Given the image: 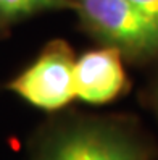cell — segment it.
<instances>
[{
  "label": "cell",
  "mask_w": 158,
  "mask_h": 160,
  "mask_svg": "<svg viewBox=\"0 0 158 160\" xmlns=\"http://www.w3.org/2000/svg\"><path fill=\"white\" fill-rule=\"evenodd\" d=\"M158 144L131 117H65L49 123L29 160H156Z\"/></svg>",
  "instance_id": "1"
},
{
  "label": "cell",
  "mask_w": 158,
  "mask_h": 160,
  "mask_svg": "<svg viewBox=\"0 0 158 160\" xmlns=\"http://www.w3.org/2000/svg\"><path fill=\"white\" fill-rule=\"evenodd\" d=\"M86 31L134 62L158 57V24L129 0H73Z\"/></svg>",
  "instance_id": "2"
},
{
  "label": "cell",
  "mask_w": 158,
  "mask_h": 160,
  "mask_svg": "<svg viewBox=\"0 0 158 160\" xmlns=\"http://www.w3.org/2000/svg\"><path fill=\"white\" fill-rule=\"evenodd\" d=\"M74 62L71 47L61 39H55L7 88L36 108L58 112L76 99Z\"/></svg>",
  "instance_id": "3"
},
{
  "label": "cell",
  "mask_w": 158,
  "mask_h": 160,
  "mask_svg": "<svg viewBox=\"0 0 158 160\" xmlns=\"http://www.w3.org/2000/svg\"><path fill=\"white\" fill-rule=\"evenodd\" d=\"M127 89V74L123 53L103 45L87 50L74 62V94L90 105H105L123 96Z\"/></svg>",
  "instance_id": "4"
},
{
  "label": "cell",
  "mask_w": 158,
  "mask_h": 160,
  "mask_svg": "<svg viewBox=\"0 0 158 160\" xmlns=\"http://www.w3.org/2000/svg\"><path fill=\"white\" fill-rule=\"evenodd\" d=\"M73 7V0H0V18L18 20L45 10Z\"/></svg>",
  "instance_id": "5"
},
{
  "label": "cell",
  "mask_w": 158,
  "mask_h": 160,
  "mask_svg": "<svg viewBox=\"0 0 158 160\" xmlns=\"http://www.w3.org/2000/svg\"><path fill=\"white\" fill-rule=\"evenodd\" d=\"M129 2H132L142 13L158 24V0H129Z\"/></svg>",
  "instance_id": "6"
},
{
  "label": "cell",
  "mask_w": 158,
  "mask_h": 160,
  "mask_svg": "<svg viewBox=\"0 0 158 160\" xmlns=\"http://www.w3.org/2000/svg\"><path fill=\"white\" fill-rule=\"evenodd\" d=\"M148 103H150V108L153 112V115L158 120V78L153 82V86L150 89V94H148Z\"/></svg>",
  "instance_id": "7"
}]
</instances>
